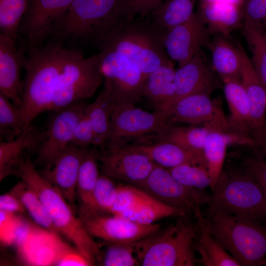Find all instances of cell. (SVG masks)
<instances>
[{
  "mask_svg": "<svg viewBox=\"0 0 266 266\" xmlns=\"http://www.w3.org/2000/svg\"><path fill=\"white\" fill-rule=\"evenodd\" d=\"M133 243H107L108 246L101 260L102 265L139 266V261Z\"/></svg>",
  "mask_w": 266,
  "mask_h": 266,
  "instance_id": "cell-41",
  "label": "cell"
},
{
  "mask_svg": "<svg viewBox=\"0 0 266 266\" xmlns=\"http://www.w3.org/2000/svg\"><path fill=\"white\" fill-rule=\"evenodd\" d=\"M31 125L27 123L22 108L0 94V134L2 141L14 139Z\"/></svg>",
  "mask_w": 266,
  "mask_h": 266,
  "instance_id": "cell-35",
  "label": "cell"
},
{
  "mask_svg": "<svg viewBox=\"0 0 266 266\" xmlns=\"http://www.w3.org/2000/svg\"><path fill=\"white\" fill-rule=\"evenodd\" d=\"M197 0H164L149 16V21L165 32L189 20L194 15Z\"/></svg>",
  "mask_w": 266,
  "mask_h": 266,
  "instance_id": "cell-31",
  "label": "cell"
},
{
  "mask_svg": "<svg viewBox=\"0 0 266 266\" xmlns=\"http://www.w3.org/2000/svg\"><path fill=\"white\" fill-rule=\"evenodd\" d=\"M103 82L99 54L85 57L70 48L48 110L57 111L91 98Z\"/></svg>",
  "mask_w": 266,
  "mask_h": 266,
  "instance_id": "cell-8",
  "label": "cell"
},
{
  "mask_svg": "<svg viewBox=\"0 0 266 266\" xmlns=\"http://www.w3.org/2000/svg\"><path fill=\"white\" fill-rule=\"evenodd\" d=\"M209 95L199 93L179 100L167 112L170 123L206 126L224 115L220 105Z\"/></svg>",
  "mask_w": 266,
  "mask_h": 266,
  "instance_id": "cell-20",
  "label": "cell"
},
{
  "mask_svg": "<svg viewBox=\"0 0 266 266\" xmlns=\"http://www.w3.org/2000/svg\"><path fill=\"white\" fill-rule=\"evenodd\" d=\"M199 234L195 250L199 254L198 262L204 266H240V264L210 233L206 220L200 210L195 215Z\"/></svg>",
  "mask_w": 266,
  "mask_h": 266,
  "instance_id": "cell-28",
  "label": "cell"
},
{
  "mask_svg": "<svg viewBox=\"0 0 266 266\" xmlns=\"http://www.w3.org/2000/svg\"><path fill=\"white\" fill-rule=\"evenodd\" d=\"M213 67L222 80L240 78L241 59L237 47L222 34H215L207 44Z\"/></svg>",
  "mask_w": 266,
  "mask_h": 266,
  "instance_id": "cell-29",
  "label": "cell"
},
{
  "mask_svg": "<svg viewBox=\"0 0 266 266\" xmlns=\"http://www.w3.org/2000/svg\"><path fill=\"white\" fill-rule=\"evenodd\" d=\"M198 230L187 214L133 243L139 265L194 266L198 263L195 243Z\"/></svg>",
  "mask_w": 266,
  "mask_h": 266,
  "instance_id": "cell-4",
  "label": "cell"
},
{
  "mask_svg": "<svg viewBox=\"0 0 266 266\" xmlns=\"http://www.w3.org/2000/svg\"><path fill=\"white\" fill-rule=\"evenodd\" d=\"M129 146L147 155L156 165L167 169L183 165L207 166L202 151L189 149L169 141Z\"/></svg>",
  "mask_w": 266,
  "mask_h": 266,
  "instance_id": "cell-25",
  "label": "cell"
},
{
  "mask_svg": "<svg viewBox=\"0 0 266 266\" xmlns=\"http://www.w3.org/2000/svg\"><path fill=\"white\" fill-rule=\"evenodd\" d=\"M125 0H73L54 39L97 44L120 17Z\"/></svg>",
  "mask_w": 266,
  "mask_h": 266,
  "instance_id": "cell-7",
  "label": "cell"
},
{
  "mask_svg": "<svg viewBox=\"0 0 266 266\" xmlns=\"http://www.w3.org/2000/svg\"><path fill=\"white\" fill-rule=\"evenodd\" d=\"M26 47L28 54L24 63L26 73L22 109L31 125L37 116L48 110L70 48L56 39Z\"/></svg>",
  "mask_w": 266,
  "mask_h": 266,
  "instance_id": "cell-1",
  "label": "cell"
},
{
  "mask_svg": "<svg viewBox=\"0 0 266 266\" xmlns=\"http://www.w3.org/2000/svg\"><path fill=\"white\" fill-rule=\"evenodd\" d=\"M87 149L70 144L52 162L38 170L71 205L76 199L78 173Z\"/></svg>",
  "mask_w": 266,
  "mask_h": 266,
  "instance_id": "cell-16",
  "label": "cell"
},
{
  "mask_svg": "<svg viewBox=\"0 0 266 266\" xmlns=\"http://www.w3.org/2000/svg\"><path fill=\"white\" fill-rule=\"evenodd\" d=\"M99 48L103 89L112 99L115 108L135 105L142 98L147 77L121 55L105 47Z\"/></svg>",
  "mask_w": 266,
  "mask_h": 266,
  "instance_id": "cell-10",
  "label": "cell"
},
{
  "mask_svg": "<svg viewBox=\"0 0 266 266\" xmlns=\"http://www.w3.org/2000/svg\"><path fill=\"white\" fill-rule=\"evenodd\" d=\"M96 151L88 148L81 163L77 184V196L81 206L90 207L94 190L100 177Z\"/></svg>",
  "mask_w": 266,
  "mask_h": 266,
  "instance_id": "cell-34",
  "label": "cell"
},
{
  "mask_svg": "<svg viewBox=\"0 0 266 266\" xmlns=\"http://www.w3.org/2000/svg\"><path fill=\"white\" fill-rule=\"evenodd\" d=\"M208 131L207 126H179L174 124L155 141H169L189 149L203 151Z\"/></svg>",
  "mask_w": 266,
  "mask_h": 266,
  "instance_id": "cell-36",
  "label": "cell"
},
{
  "mask_svg": "<svg viewBox=\"0 0 266 266\" xmlns=\"http://www.w3.org/2000/svg\"><path fill=\"white\" fill-rule=\"evenodd\" d=\"M115 108L114 101L103 89L92 103L87 105L85 113L94 134L93 145L101 146L106 143Z\"/></svg>",
  "mask_w": 266,
  "mask_h": 266,
  "instance_id": "cell-30",
  "label": "cell"
},
{
  "mask_svg": "<svg viewBox=\"0 0 266 266\" xmlns=\"http://www.w3.org/2000/svg\"><path fill=\"white\" fill-rule=\"evenodd\" d=\"M164 0H125L120 9V17L133 19L149 16Z\"/></svg>",
  "mask_w": 266,
  "mask_h": 266,
  "instance_id": "cell-43",
  "label": "cell"
},
{
  "mask_svg": "<svg viewBox=\"0 0 266 266\" xmlns=\"http://www.w3.org/2000/svg\"><path fill=\"white\" fill-rule=\"evenodd\" d=\"M94 141L93 130L85 111L76 126L70 144L87 148L91 144L93 145Z\"/></svg>",
  "mask_w": 266,
  "mask_h": 266,
  "instance_id": "cell-45",
  "label": "cell"
},
{
  "mask_svg": "<svg viewBox=\"0 0 266 266\" xmlns=\"http://www.w3.org/2000/svg\"><path fill=\"white\" fill-rule=\"evenodd\" d=\"M79 217L91 236L107 243H133L161 228L159 224L143 225L118 214L106 216L88 207H80Z\"/></svg>",
  "mask_w": 266,
  "mask_h": 266,
  "instance_id": "cell-12",
  "label": "cell"
},
{
  "mask_svg": "<svg viewBox=\"0 0 266 266\" xmlns=\"http://www.w3.org/2000/svg\"><path fill=\"white\" fill-rule=\"evenodd\" d=\"M206 126L209 131L203 152L211 179L210 188L212 190L223 169L228 146L233 144L253 146L254 144L228 131L227 124L224 122L215 121Z\"/></svg>",
  "mask_w": 266,
  "mask_h": 266,
  "instance_id": "cell-22",
  "label": "cell"
},
{
  "mask_svg": "<svg viewBox=\"0 0 266 266\" xmlns=\"http://www.w3.org/2000/svg\"><path fill=\"white\" fill-rule=\"evenodd\" d=\"M222 81L224 93L230 113L227 118L228 131L254 143L251 131L248 99L240 78Z\"/></svg>",
  "mask_w": 266,
  "mask_h": 266,
  "instance_id": "cell-23",
  "label": "cell"
},
{
  "mask_svg": "<svg viewBox=\"0 0 266 266\" xmlns=\"http://www.w3.org/2000/svg\"><path fill=\"white\" fill-rule=\"evenodd\" d=\"M185 214H187L164 203L149 195L133 208L118 215L136 223L150 225L165 218Z\"/></svg>",
  "mask_w": 266,
  "mask_h": 266,
  "instance_id": "cell-32",
  "label": "cell"
},
{
  "mask_svg": "<svg viewBox=\"0 0 266 266\" xmlns=\"http://www.w3.org/2000/svg\"><path fill=\"white\" fill-rule=\"evenodd\" d=\"M180 183L194 189L203 190L210 187L211 179L205 165H183L168 169Z\"/></svg>",
  "mask_w": 266,
  "mask_h": 266,
  "instance_id": "cell-39",
  "label": "cell"
},
{
  "mask_svg": "<svg viewBox=\"0 0 266 266\" xmlns=\"http://www.w3.org/2000/svg\"><path fill=\"white\" fill-rule=\"evenodd\" d=\"M44 131L32 125L23 133L10 141L0 143V181L10 175H16L26 153L36 151L43 137Z\"/></svg>",
  "mask_w": 266,
  "mask_h": 266,
  "instance_id": "cell-24",
  "label": "cell"
},
{
  "mask_svg": "<svg viewBox=\"0 0 266 266\" xmlns=\"http://www.w3.org/2000/svg\"><path fill=\"white\" fill-rule=\"evenodd\" d=\"M0 210L13 215L26 211L20 200L10 192L0 195Z\"/></svg>",
  "mask_w": 266,
  "mask_h": 266,
  "instance_id": "cell-47",
  "label": "cell"
},
{
  "mask_svg": "<svg viewBox=\"0 0 266 266\" xmlns=\"http://www.w3.org/2000/svg\"><path fill=\"white\" fill-rule=\"evenodd\" d=\"M243 26L266 28V0H245Z\"/></svg>",
  "mask_w": 266,
  "mask_h": 266,
  "instance_id": "cell-44",
  "label": "cell"
},
{
  "mask_svg": "<svg viewBox=\"0 0 266 266\" xmlns=\"http://www.w3.org/2000/svg\"><path fill=\"white\" fill-rule=\"evenodd\" d=\"M16 176L35 191L60 235L71 242L91 265L101 260L95 238L86 230L65 198L39 174L30 157L21 164Z\"/></svg>",
  "mask_w": 266,
  "mask_h": 266,
  "instance_id": "cell-3",
  "label": "cell"
},
{
  "mask_svg": "<svg viewBox=\"0 0 266 266\" xmlns=\"http://www.w3.org/2000/svg\"><path fill=\"white\" fill-rule=\"evenodd\" d=\"M149 195L139 188L132 185H118L116 201L111 214H120L133 208Z\"/></svg>",
  "mask_w": 266,
  "mask_h": 266,
  "instance_id": "cell-42",
  "label": "cell"
},
{
  "mask_svg": "<svg viewBox=\"0 0 266 266\" xmlns=\"http://www.w3.org/2000/svg\"><path fill=\"white\" fill-rule=\"evenodd\" d=\"M58 266H90V264L78 252L68 253L56 261Z\"/></svg>",
  "mask_w": 266,
  "mask_h": 266,
  "instance_id": "cell-48",
  "label": "cell"
},
{
  "mask_svg": "<svg viewBox=\"0 0 266 266\" xmlns=\"http://www.w3.org/2000/svg\"><path fill=\"white\" fill-rule=\"evenodd\" d=\"M176 69L169 59L146 77L142 94L154 111L167 113L175 95Z\"/></svg>",
  "mask_w": 266,
  "mask_h": 266,
  "instance_id": "cell-26",
  "label": "cell"
},
{
  "mask_svg": "<svg viewBox=\"0 0 266 266\" xmlns=\"http://www.w3.org/2000/svg\"><path fill=\"white\" fill-rule=\"evenodd\" d=\"M206 218L210 233L240 266L265 265L266 228L259 221L216 212Z\"/></svg>",
  "mask_w": 266,
  "mask_h": 266,
  "instance_id": "cell-5",
  "label": "cell"
},
{
  "mask_svg": "<svg viewBox=\"0 0 266 266\" xmlns=\"http://www.w3.org/2000/svg\"><path fill=\"white\" fill-rule=\"evenodd\" d=\"M215 83L214 75L200 51L188 62L176 69L175 95L169 109L179 100L190 95L199 93L210 95L215 88Z\"/></svg>",
  "mask_w": 266,
  "mask_h": 266,
  "instance_id": "cell-21",
  "label": "cell"
},
{
  "mask_svg": "<svg viewBox=\"0 0 266 266\" xmlns=\"http://www.w3.org/2000/svg\"><path fill=\"white\" fill-rule=\"evenodd\" d=\"M266 153V142H265V148H264L263 155H264Z\"/></svg>",
  "mask_w": 266,
  "mask_h": 266,
  "instance_id": "cell-50",
  "label": "cell"
},
{
  "mask_svg": "<svg viewBox=\"0 0 266 266\" xmlns=\"http://www.w3.org/2000/svg\"><path fill=\"white\" fill-rule=\"evenodd\" d=\"M208 35L202 21L195 12L189 20L164 32V47L169 58L180 66L200 51Z\"/></svg>",
  "mask_w": 266,
  "mask_h": 266,
  "instance_id": "cell-18",
  "label": "cell"
},
{
  "mask_svg": "<svg viewBox=\"0 0 266 266\" xmlns=\"http://www.w3.org/2000/svg\"><path fill=\"white\" fill-rule=\"evenodd\" d=\"M173 125L166 112H149L135 105L115 108L106 147H125L133 142L140 140L139 143L143 142L151 138L155 140Z\"/></svg>",
  "mask_w": 266,
  "mask_h": 266,
  "instance_id": "cell-9",
  "label": "cell"
},
{
  "mask_svg": "<svg viewBox=\"0 0 266 266\" xmlns=\"http://www.w3.org/2000/svg\"><path fill=\"white\" fill-rule=\"evenodd\" d=\"M73 0H29L19 31L26 45L38 44L53 36Z\"/></svg>",
  "mask_w": 266,
  "mask_h": 266,
  "instance_id": "cell-15",
  "label": "cell"
},
{
  "mask_svg": "<svg viewBox=\"0 0 266 266\" xmlns=\"http://www.w3.org/2000/svg\"><path fill=\"white\" fill-rule=\"evenodd\" d=\"M245 166L259 183L266 195V161L261 153L246 157Z\"/></svg>",
  "mask_w": 266,
  "mask_h": 266,
  "instance_id": "cell-46",
  "label": "cell"
},
{
  "mask_svg": "<svg viewBox=\"0 0 266 266\" xmlns=\"http://www.w3.org/2000/svg\"><path fill=\"white\" fill-rule=\"evenodd\" d=\"M199 3L219 2L243 5L245 0H198Z\"/></svg>",
  "mask_w": 266,
  "mask_h": 266,
  "instance_id": "cell-49",
  "label": "cell"
},
{
  "mask_svg": "<svg viewBox=\"0 0 266 266\" xmlns=\"http://www.w3.org/2000/svg\"><path fill=\"white\" fill-rule=\"evenodd\" d=\"M240 78L246 92L255 145L263 155L266 139V90L244 50L240 51Z\"/></svg>",
  "mask_w": 266,
  "mask_h": 266,
  "instance_id": "cell-17",
  "label": "cell"
},
{
  "mask_svg": "<svg viewBox=\"0 0 266 266\" xmlns=\"http://www.w3.org/2000/svg\"><path fill=\"white\" fill-rule=\"evenodd\" d=\"M16 43V41L0 34V94L22 108L24 81L21 70L25 48L18 49Z\"/></svg>",
  "mask_w": 266,
  "mask_h": 266,
  "instance_id": "cell-19",
  "label": "cell"
},
{
  "mask_svg": "<svg viewBox=\"0 0 266 266\" xmlns=\"http://www.w3.org/2000/svg\"><path fill=\"white\" fill-rule=\"evenodd\" d=\"M164 203L194 216L211 196L178 181L167 168L156 165L145 180L136 186Z\"/></svg>",
  "mask_w": 266,
  "mask_h": 266,
  "instance_id": "cell-11",
  "label": "cell"
},
{
  "mask_svg": "<svg viewBox=\"0 0 266 266\" xmlns=\"http://www.w3.org/2000/svg\"><path fill=\"white\" fill-rule=\"evenodd\" d=\"M242 33L251 51L250 61L266 90V33L265 30L244 26Z\"/></svg>",
  "mask_w": 266,
  "mask_h": 266,
  "instance_id": "cell-37",
  "label": "cell"
},
{
  "mask_svg": "<svg viewBox=\"0 0 266 266\" xmlns=\"http://www.w3.org/2000/svg\"><path fill=\"white\" fill-rule=\"evenodd\" d=\"M265 266H266V264H265Z\"/></svg>",
  "mask_w": 266,
  "mask_h": 266,
  "instance_id": "cell-51",
  "label": "cell"
},
{
  "mask_svg": "<svg viewBox=\"0 0 266 266\" xmlns=\"http://www.w3.org/2000/svg\"><path fill=\"white\" fill-rule=\"evenodd\" d=\"M102 174L113 180L138 186L157 165L145 154L130 146L96 151Z\"/></svg>",
  "mask_w": 266,
  "mask_h": 266,
  "instance_id": "cell-13",
  "label": "cell"
},
{
  "mask_svg": "<svg viewBox=\"0 0 266 266\" xmlns=\"http://www.w3.org/2000/svg\"><path fill=\"white\" fill-rule=\"evenodd\" d=\"M208 212L266 220V195L254 177L245 169H223L212 190Z\"/></svg>",
  "mask_w": 266,
  "mask_h": 266,
  "instance_id": "cell-6",
  "label": "cell"
},
{
  "mask_svg": "<svg viewBox=\"0 0 266 266\" xmlns=\"http://www.w3.org/2000/svg\"><path fill=\"white\" fill-rule=\"evenodd\" d=\"M21 202L33 220L49 233L56 236L60 234L52 223L47 210L35 191L21 180L9 191Z\"/></svg>",
  "mask_w": 266,
  "mask_h": 266,
  "instance_id": "cell-33",
  "label": "cell"
},
{
  "mask_svg": "<svg viewBox=\"0 0 266 266\" xmlns=\"http://www.w3.org/2000/svg\"><path fill=\"white\" fill-rule=\"evenodd\" d=\"M113 180L104 174L100 175L94 190L91 206L88 208L100 213H110L118 191V185Z\"/></svg>",
  "mask_w": 266,
  "mask_h": 266,
  "instance_id": "cell-40",
  "label": "cell"
},
{
  "mask_svg": "<svg viewBox=\"0 0 266 266\" xmlns=\"http://www.w3.org/2000/svg\"><path fill=\"white\" fill-rule=\"evenodd\" d=\"M243 4L199 3L196 12L202 21L208 35L219 34L225 36L243 26Z\"/></svg>",
  "mask_w": 266,
  "mask_h": 266,
  "instance_id": "cell-27",
  "label": "cell"
},
{
  "mask_svg": "<svg viewBox=\"0 0 266 266\" xmlns=\"http://www.w3.org/2000/svg\"><path fill=\"white\" fill-rule=\"evenodd\" d=\"M29 0H0V34L17 41Z\"/></svg>",
  "mask_w": 266,
  "mask_h": 266,
  "instance_id": "cell-38",
  "label": "cell"
},
{
  "mask_svg": "<svg viewBox=\"0 0 266 266\" xmlns=\"http://www.w3.org/2000/svg\"><path fill=\"white\" fill-rule=\"evenodd\" d=\"M87 104L85 100L81 101L55 111L35 151L34 165L46 166L70 144L76 126Z\"/></svg>",
  "mask_w": 266,
  "mask_h": 266,
  "instance_id": "cell-14",
  "label": "cell"
},
{
  "mask_svg": "<svg viewBox=\"0 0 266 266\" xmlns=\"http://www.w3.org/2000/svg\"><path fill=\"white\" fill-rule=\"evenodd\" d=\"M164 34L149 20L119 17L96 45L121 55L147 77L170 59L164 47Z\"/></svg>",
  "mask_w": 266,
  "mask_h": 266,
  "instance_id": "cell-2",
  "label": "cell"
}]
</instances>
